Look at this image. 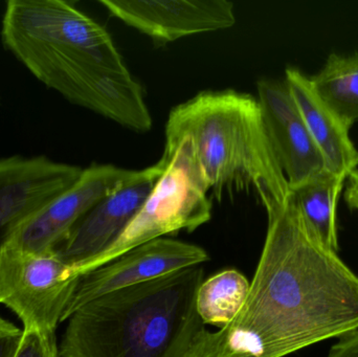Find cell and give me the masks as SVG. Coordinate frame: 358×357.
Segmentation results:
<instances>
[{
	"label": "cell",
	"mask_w": 358,
	"mask_h": 357,
	"mask_svg": "<svg viewBox=\"0 0 358 357\" xmlns=\"http://www.w3.org/2000/svg\"><path fill=\"white\" fill-rule=\"evenodd\" d=\"M267 219L243 307L219 331L202 328L185 357H286L358 330V275L311 238L292 197Z\"/></svg>",
	"instance_id": "cell-1"
},
{
	"label": "cell",
	"mask_w": 358,
	"mask_h": 357,
	"mask_svg": "<svg viewBox=\"0 0 358 357\" xmlns=\"http://www.w3.org/2000/svg\"><path fill=\"white\" fill-rule=\"evenodd\" d=\"M4 46L42 84L127 129L147 132L152 117L108 31L64 0H19Z\"/></svg>",
	"instance_id": "cell-2"
},
{
	"label": "cell",
	"mask_w": 358,
	"mask_h": 357,
	"mask_svg": "<svg viewBox=\"0 0 358 357\" xmlns=\"http://www.w3.org/2000/svg\"><path fill=\"white\" fill-rule=\"evenodd\" d=\"M201 265L117 289L67 320L61 357H185L203 328L196 297Z\"/></svg>",
	"instance_id": "cell-3"
},
{
	"label": "cell",
	"mask_w": 358,
	"mask_h": 357,
	"mask_svg": "<svg viewBox=\"0 0 358 357\" xmlns=\"http://www.w3.org/2000/svg\"><path fill=\"white\" fill-rule=\"evenodd\" d=\"M183 138L217 198L224 190L254 189L267 216L287 203L289 184L254 96L231 89L203 92L178 105L166 124V145Z\"/></svg>",
	"instance_id": "cell-4"
},
{
	"label": "cell",
	"mask_w": 358,
	"mask_h": 357,
	"mask_svg": "<svg viewBox=\"0 0 358 357\" xmlns=\"http://www.w3.org/2000/svg\"><path fill=\"white\" fill-rule=\"evenodd\" d=\"M165 169L152 192L121 236L84 268L88 274L165 235L193 232L212 217L208 182L187 138L166 145ZM81 275V276H82Z\"/></svg>",
	"instance_id": "cell-5"
},
{
	"label": "cell",
	"mask_w": 358,
	"mask_h": 357,
	"mask_svg": "<svg viewBox=\"0 0 358 357\" xmlns=\"http://www.w3.org/2000/svg\"><path fill=\"white\" fill-rule=\"evenodd\" d=\"M79 278L54 253L6 249L0 255V303L18 316L23 330L55 333L64 322Z\"/></svg>",
	"instance_id": "cell-6"
},
{
	"label": "cell",
	"mask_w": 358,
	"mask_h": 357,
	"mask_svg": "<svg viewBox=\"0 0 358 357\" xmlns=\"http://www.w3.org/2000/svg\"><path fill=\"white\" fill-rule=\"evenodd\" d=\"M138 172L113 165L83 169L73 186L25 224L8 249L25 254L52 253L96 203L134 180Z\"/></svg>",
	"instance_id": "cell-7"
},
{
	"label": "cell",
	"mask_w": 358,
	"mask_h": 357,
	"mask_svg": "<svg viewBox=\"0 0 358 357\" xmlns=\"http://www.w3.org/2000/svg\"><path fill=\"white\" fill-rule=\"evenodd\" d=\"M82 171L43 155L0 159V255L25 224L73 186Z\"/></svg>",
	"instance_id": "cell-8"
},
{
	"label": "cell",
	"mask_w": 358,
	"mask_h": 357,
	"mask_svg": "<svg viewBox=\"0 0 358 357\" xmlns=\"http://www.w3.org/2000/svg\"><path fill=\"white\" fill-rule=\"evenodd\" d=\"M165 169L159 159L96 203L52 253L81 276L90 261L110 247L132 221Z\"/></svg>",
	"instance_id": "cell-9"
},
{
	"label": "cell",
	"mask_w": 358,
	"mask_h": 357,
	"mask_svg": "<svg viewBox=\"0 0 358 357\" xmlns=\"http://www.w3.org/2000/svg\"><path fill=\"white\" fill-rule=\"evenodd\" d=\"M208 259L206 249L191 243L168 238L145 243L110 263L80 276L64 321L78 308L101 296L201 265Z\"/></svg>",
	"instance_id": "cell-10"
},
{
	"label": "cell",
	"mask_w": 358,
	"mask_h": 357,
	"mask_svg": "<svg viewBox=\"0 0 358 357\" xmlns=\"http://www.w3.org/2000/svg\"><path fill=\"white\" fill-rule=\"evenodd\" d=\"M257 90L267 134L294 190L326 171L325 161L285 81L260 80Z\"/></svg>",
	"instance_id": "cell-11"
},
{
	"label": "cell",
	"mask_w": 358,
	"mask_h": 357,
	"mask_svg": "<svg viewBox=\"0 0 358 357\" xmlns=\"http://www.w3.org/2000/svg\"><path fill=\"white\" fill-rule=\"evenodd\" d=\"M100 3L115 18L162 44L229 29L236 22L234 4L225 0H100Z\"/></svg>",
	"instance_id": "cell-12"
},
{
	"label": "cell",
	"mask_w": 358,
	"mask_h": 357,
	"mask_svg": "<svg viewBox=\"0 0 358 357\" xmlns=\"http://www.w3.org/2000/svg\"><path fill=\"white\" fill-rule=\"evenodd\" d=\"M285 83L321 151L326 169L348 178L358 167V150L350 138V129L317 94L310 78L300 69L288 67Z\"/></svg>",
	"instance_id": "cell-13"
},
{
	"label": "cell",
	"mask_w": 358,
	"mask_h": 357,
	"mask_svg": "<svg viewBox=\"0 0 358 357\" xmlns=\"http://www.w3.org/2000/svg\"><path fill=\"white\" fill-rule=\"evenodd\" d=\"M346 180L326 170L290 191L305 230L313 240L334 252H338V203Z\"/></svg>",
	"instance_id": "cell-14"
},
{
	"label": "cell",
	"mask_w": 358,
	"mask_h": 357,
	"mask_svg": "<svg viewBox=\"0 0 358 357\" xmlns=\"http://www.w3.org/2000/svg\"><path fill=\"white\" fill-rule=\"evenodd\" d=\"M310 81L322 100L352 128L358 122V54H330Z\"/></svg>",
	"instance_id": "cell-15"
},
{
	"label": "cell",
	"mask_w": 358,
	"mask_h": 357,
	"mask_svg": "<svg viewBox=\"0 0 358 357\" xmlns=\"http://www.w3.org/2000/svg\"><path fill=\"white\" fill-rule=\"evenodd\" d=\"M250 282L235 270H222L201 283L196 309L202 324L223 328L235 320L245 303Z\"/></svg>",
	"instance_id": "cell-16"
},
{
	"label": "cell",
	"mask_w": 358,
	"mask_h": 357,
	"mask_svg": "<svg viewBox=\"0 0 358 357\" xmlns=\"http://www.w3.org/2000/svg\"><path fill=\"white\" fill-rule=\"evenodd\" d=\"M15 357H61L55 333L23 330L22 341Z\"/></svg>",
	"instance_id": "cell-17"
},
{
	"label": "cell",
	"mask_w": 358,
	"mask_h": 357,
	"mask_svg": "<svg viewBox=\"0 0 358 357\" xmlns=\"http://www.w3.org/2000/svg\"><path fill=\"white\" fill-rule=\"evenodd\" d=\"M22 337L23 330L0 316V357H15Z\"/></svg>",
	"instance_id": "cell-18"
},
{
	"label": "cell",
	"mask_w": 358,
	"mask_h": 357,
	"mask_svg": "<svg viewBox=\"0 0 358 357\" xmlns=\"http://www.w3.org/2000/svg\"><path fill=\"white\" fill-rule=\"evenodd\" d=\"M327 357H358V330L336 342Z\"/></svg>",
	"instance_id": "cell-19"
},
{
	"label": "cell",
	"mask_w": 358,
	"mask_h": 357,
	"mask_svg": "<svg viewBox=\"0 0 358 357\" xmlns=\"http://www.w3.org/2000/svg\"><path fill=\"white\" fill-rule=\"evenodd\" d=\"M345 201L349 209L358 211V169L355 170L347 178Z\"/></svg>",
	"instance_id": "cell-20"
},
{
	"label": "cell",
	"mask_w": 358,
	"mask_h": 357,
	"mask_svg": "<svg viewBox=\"0 0 358 357\" xmlns=\"http://www.w3.org/2000/svg\"><path fill=\"white\" fill-rule=\"evenodd\" d=\"M1 101H2L1 96H0V104H1Z\"/></svg>",
	"instance_id": "cell-21"
}]
</instances>
